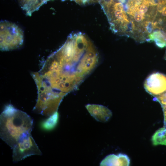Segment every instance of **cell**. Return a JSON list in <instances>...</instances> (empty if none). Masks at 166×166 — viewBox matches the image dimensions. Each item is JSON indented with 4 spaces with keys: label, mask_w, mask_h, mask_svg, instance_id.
<instances>
[{
    "label": "cell",
    "mask_w": 166,
    "mask_h": 166,
    "mask_svg": "<svg viewBox=\"0 0 166 166\" xmlns=\"http://www.w3.org/2000/svg\"><path fill=\"white\" fill-rule=\"evenodd\" d=\"M92 71L90 63L81 53L62 45L48 57L39 71L31 73L37 88V99L46 102L62 101Z\"/></svg>",
    "instance_id": "1"
},
{
    "label": "cell",
    "mask_w": 166,
    "mask_h": 166,
    "mask_svg": "<svg viewBox=\"0 0 166 166\" xmlns=\"http://www.w3.org/2000/svg\"><path fill=\"white\" fill-rule=\"evenodd\" d=\"M124 7L130 22L129 37L140 43L149 42L157 13L156 0H128Z\"/></svg>",
    "instance_id": "2"
},
{
    "label": "cell",
    "mask_w": 166,
    "mask_h": 166,
    "mask_svg": "<svg viewBox=\"0 0 166 166\" xmlns=\"http://www.w3.org/2000/svg\"><path fill=\"white\" fill-rule=\"evenodd\" d=\"M33 124V119L26 113L8 105L0 116V138L12 149L31 134Z\"/></svg>",
    "instance_id": "3"
},
{
    "label": "cell",
    "mask_w": 166,
    "mask_h": 166,
    "mask_svg": "<svg viewBox=\"0 0 166 166\" xmlns=\"http://www.w3.org/2000/svg\"><path fill=\"white\" fill-rule=\"evenodd\" d=\"M115 33L129 36L130 22L123 3L119 0H98Z\"/></svg>",
    "instance_id": "4"
},
{
    "label": "cell",
    "mask_w": 166,
    "mask_h": 166,
    "mask_svg": "<svg viewBox=\"0 0 166 166\" xmlns=\"http://www.w3.org/2000/svg\"><path fill=\"white\" fill-rule=\"evenodd\" d=\"M22 30L15 24L7 21L0 23V49L9 51L20 47L23 42Z\"/></svg>",
    "instance_id": "5"
},
{
    "label": "cell",
    "mask_w": 166,
    "mask_h": 166,
    "mask_svg": "<svg viewBox=\"0 0 166 166\" xmlns=\"http://www.w3.org/2000/svg\"><path fill=\"white\" fill-rule=\"evenodd\" d=\"M12 149V158L14 163L32 155H42L41 151L31 134L18 143Z\"/></svg>",
    "instance_id": "6"
},
{
    "label": "cell",
    "mask_w": 166,
    "mask_h": 166,
    "mask_svg": "<svg viewBox=\"0 0 166 166\" xmlns=\"http://www.w3.org/2000/svg\"><path fill=\"white\" fill-rule=\"evenodd\" d=\"M85 107L91 115L99 122H106L112 116L111 111L102 105L88 104L86 105Z\"/></svg>",
    "instance_id": "7"
},
{
    "label": "cell",
    "mask_w": 166,
    "mask_h": 166,
    "mask_svg": "<svg viewBox=\"0 0 166 166\" xmlns=\"http://www.w3.org/2000/svg\"><path fill=\"white\" fill-rule=\"evenodd\" d=\"M130 160L125 154H112L107 156L101 162V166H129Z\"/></svg>",
    "instance_id": "8"
},
{
    "label": "cell",
    "mask_w": 166,
    "mask_h": 166,
    "mask_svg": "<svg viewBox=\"0 0 166 166\" xmlns=\"http://www.w3.org/2000/svg\"><path fill=\"white\" fill-rule=\"evenodd\" d=\"M151 140L154 146L161 145L166 146V125H164L156 130L153 135Z\"/></svg>",
    "instance_id": "9"
},
{
    "label": "cell",
    "mask_w": 166,
    "mask_h": 166,
    "mask_svg": "<svg viewBox=\"0 0 166 166\" xmlns=\"http://www.w3.org/2000/svg\"><path fill=\"white\" fill-rule=\"evenodd\" d=\"M59 115L57 111L51 115L48 118L43 121L41 123V128L45 131L53 129L57 125L59 120Z\"/></svg>",
    "instance_id": "10"
},
{
    "label": "cell",
    "mask_w": 166,
    "mask_h": 166,
    "mask_svg": "<svg viewBox=\"0 0 166 166\" xmlns=\"http://www.w3.org/2000/svg\"><path fill=\"white\" fill-rule=\"evenodd\" d=\"M158 7L166 6V0H156Z\"/></svg>",
    "instance_id": "11"
},
{
    "label": "cell",
    "mask_w": 166,
    "mask_h": 166,
    "mask_svg": "<svg viewBox=\"0 0 166 166\" xmlns=\"http://www.w3.org/2000/svg\"><path fill=\"white\" fill-rule=\"evenodd\" d=\"M164 59L165 60H166V51H165V54H164Z\"/></svg>",
    "instance_id": "12"
}]
</instances>
